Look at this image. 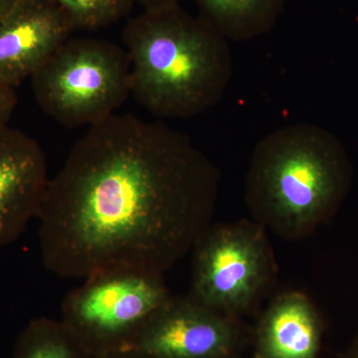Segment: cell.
Masks as SVG:
<instances>
[{
    "label": "cell",
    "mask_w": 358,
    "mask_h": 358,
    "mask_svg": "<svg viewBox=\"0 0 358 358\" xmlns=\"http://www.w3.org/2000/svg\"><path fill=\"white\" fill-rule=\"evenodd\" d=\"M355 358H358V350H357V353H355Z\"/></svg>",
    "instance_id": "18"
},
{
    "label": "cell",
    "mask_w": 358,
    "mask_h": 358,
    "mask_svg": "<svg viewBox=\"0 0 358 358\" xmlns=\"http://www.w3.org/2000/svg\"><path fill=\"white\" fill-rule=\"evenodd\" d=\"M96 358H147L131 352H117L114 355H106V357Z\"/></svg>",
    "instance_id": "17"
},
{
    "label": "cell",
    "mask_w": 358,
    "mask_h": 358,
    "mask_svg": "<svg viewBox=\"0 0 358 358\" xmlns=\"http://www.w3.org/2000/svg\"><path fill=\"white\" fill-rule=\"evenodd\" d=\"M171 298L159 275H96L65 296L61 320L92 355L106 357L129 350Z\"/></svg>",
    "instance_id": "5"
},
{
    "label": "cell",
    "mask_w": 358,
    "mask_h": 358,
    "mask_svg": "<svg viewBox=\"0 0 358 358\" xmlns=\"http://www.w3.org/2000/svg\"><path fill=\"white\" fill-rule=\"evenodd\" d=\"M219 173L185 134L115 114L89 127L49 179L37 221L63 279L159 275L210 227Z\"/></svg>",
    "instance_id": "1"
},
{
    "label": "cell",
    "mask_w": 358,
    "mask_h": 358,
    "mask_svg": "<svg viewBox=\"0 0 358 358\" xmlns=\"http://www.w3.org/2000/svg\"><path fill=\"white\" fill-rule=\"evenodd\" d=\"M49 179L39 143L20 129H0V248L37 220Z\"/></svg>",
    "instance_id": "9"
},
{
    "label": "cell",
    "mask_w": 358,
    "mask_h": 358,
    "mask_svg": "<svg viewBox=\"0 0 358 358\" xmlns=\"http://www.w3.org/2000/svg\"><path fill=\"white\" fill-rule=\"evenodd\" d=\"M235 341L236 331L222 313L171 296L127 352L147 358H226Z\"/></svg>",
    "instance_id": "7"
},
{
    "label": "cell",
    "mask_w": 358,
    "mask_h": 358,
    "mask_svg": "<svg viewBox=\"0 0 358 358\" xmlns=\"http://www.w3.org/2000/svg\"><path fill=\"white\" fill-rule=\"evenodd\" d=\"M189 299L219 313L248 307L270 271L263 231L254 224L209 227L195 245Z\"/></svg>",
    "instance_id": "6"
},
{
    "label": "cell",
    "mask_w": 358,
    "mask_h": 358,
    "mask_svg": "<svg viewBox=\"0 0 358 358\" xmlns=\"http://www.w3.org/2000/svg\"><path fill=\"white\" fill-rule=\"evenodd\" d=\"M13 358H96L61 320L39 317L21 331Z\"/></svg>",
    "instance_id": "12"
},
{
    "label": "cell",
    "mask_w": 358,
    "mask_h": 358,
    "mask_svg": "<svg viewBox=\"0 0 358 358\" xmlns=\"http://www.w3.org/2000/svg\"><path fill=\"white\" fill-rule=\"evenodd\" d=\"M20 1V0H0V20Z\"/></svg>",
    "instance_id": "16"
},
{
    "label": "cell",
    "mask_w": 358,
    "mask_h": 358,
    "mask_svg": "<svg viewBox=\"0 0 358 358\" xmlns=\"http://www.w3.org/2000/svg\"><path fill=\"white\" fill-rule=\"evenodd\" d=\"M17 98L14 89L0 85V129L8 126L9 120L15 109Z\"/></svg>",
    "instance_id": "14"
},
{
    "label": "cell",
    "mask_w": 358,
    "mask_h": 358,
    "mask_svg": "<svg viewBox=\"0 0 358 358\" xmlns=\"http://www.w3.org/2000/svg\"><path fill=\"white\" fill-rule=\"evenodd\" d=\"M134 2L143 6V10H157L180 4V0H134Z\"/></svg>",
    "instance_id": "15"
},
{
    "label": "cell",
    "mask_w": 358,
    "mask_h": 358,
    "mask_svg": "<svg viewBox=\"0 0 358 358\" xmlns=\"http://www.w3.org/2000/svg\"><path fill=\"white\" fill-rule=\"evenodd\" d=\"M200 17L232 41L267 34L277 24L287 0H194Z\"/></svg>",
    "instance_id": "11"
},
{
    "label": "cell",
    "mask_w": 358,
    "mask_h": 358,
    "mask_svg": "<svg viewBox=\"0 0 358 358\" xmlns=\"http://www.w3.org/2000/svg\"><path fill=\"white\" fill-rule=\"evenodd\" d=\"M30 80L39 107L69 129L89 128L117 114L131 95L127 51L90 37L66 40Z\"/></svg>",
    "instance_id": "4"
},
{
    "label": "cell",
    "mask_w": 358,
    "mask_h": 358,
    "mask_svg": "<svg viewBox=\"0 0 358 358\" xmlns=\"http://www.w3.org/2000/svg\"><path fill=\"white\" fill-rule=\"evenodd\" d=\"M64 11L74 29L94 30L122 20L134 0H53Z\"/></svg>",
    "instance_id": "13"
},
{
    "label": "cell",
    "mask_w": 358,
    "mask_h": 358,
    "mask_svg": "<svg viewBox=\"0 0 358 358\" xmlns=\"http://www.w3.org/2000/svg\"><path fill=\"white\" fill-rule=\"evenodd\" d=\"M74 30L53 0H20L0 20V85L31 78Z\"/></svg>",
    "instance_id": "8"
},
{
    "label": "cell",
    "mask_w": 358,
    "mask_h": 358,
    "mask_svg": "<svg viewBox=\"0 0 358 358\" xmlns=\"http://www.w3.org/2000/svg\"><path fill=\"white\" fill-rule=\"evenodd\" d=\"M122 40L131 95L155 117H195L215 106L229 87V40L180 4L143 10L129 21Z\"/></svg>",
    "instance_id": "2"
},
{
    "label": "cell",
    "mask_w": 358,
    "mask_h": 358,
    "mask_svg": "<svg viewBox=\"0 0 358 358\" xmlns=\"http://www.w3.org/2000/svg\"><path fill=\"white\" fill-rule=\"evenodd\" d=\"M350 174L345 148L334 134L317 124H289L257 143L246 201L275 232L303 236L338 206Z\"/></svg>",
    "instance_id": "3"
},
{
    "label": "cell",
    "mask_w": 358,
    "mask_h": 358,
    "mask_svg": "<svg viewBox=\"0 0 358 358\" xmlns=\"http://www.w3.org/2000/svg\"><path fill=\"white\" fill-rule=\"evenodd\" d=\"M320 343L319 317L301 294H285L271 305L257 338L259 358H317Z\"/></svg>",
    "instance_id": "10"
}]
</instances>
